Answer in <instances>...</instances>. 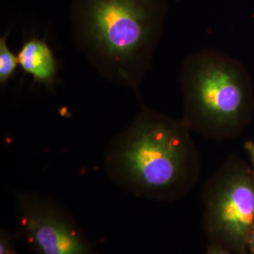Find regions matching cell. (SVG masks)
<instances>
[{"label":"cell","instance_id":"ba28073f","mask_svg":"<svg viewBox=\"0 0 254 254\" xmlns=\"http://www.w3.org/2000/svg\"><path fill=\"white\" fill-rule=\"evenodd\" d=\"M18 232H12L6 227L0 229V254H17L16 241Z\"/></svg>","mask_w":254,"mask_h":254},{"label":"cell","instance_id":"30bf717a","mask_svg":"<svg viewBox=\"0 0 254 254\" xmlns=\"http://www.w3.org/2000/svg\"><path fill=\"white\" fill-rule=\"evenodd\" d=\"M246 254H254V226L248 236V241L246 245Z\"/></svg>","mask_w":254,"mask_h":254},{"label":"cell","instance_id":"8992f818","mask_svg":"<svg viewBox=\"0 0 254 254\" xmlns=\"http://www.w3.org/2000/svg\"><path fill=\"white\" fill-rule=\"evenodd\" d=\"M19 66L26 73L48 89L54 86L58 64L45 39L31 37L25 41L18 55Z\"/></svg>","mask_w":254,"mask_h":254},{"label":"cell","instance_id":"7a4b0ae2","mask_svg":"<svg viewBox=\"0 0 254 254\" xmlns=\"http://www.w3.org/2000/svg\"><path fill=\"white\" fill-rule=\"evenodd\" d=\"M165 0H73L74 43L102 78L138 92L163 31Z\"/></svg>","mask_w":254,"mask_h":254},{"label":"cell","instance_id":"6da1fadb","mask_svg":"<svg viewBox=\"0 0 254 254\" xmlns=\"http://www.w3.org/2000/svg\"><path fill=\"white\" fill-rule=\"evenodd\" d=\"M103 167L109 181L136 198L173 201L196 183L200 161L183 121L142 107L109 141Z\"/></svg>","mask_w":254,"mask_h":254},{"label":"cell","instance_id":"5b68a950","mask_svg":"<svg viewBox=\"0 0 254 254\" xmlns=\"http://www.w3.org/2000/svg\"><path fill=\"white\" fill-rule=\"evenodd\" d=\"M19 236L33 254H99L72 213L37 191L17 195Z\"/></svg>","mask_w":254,"mask_h":254},{"label":"cell","instance_id":"3957f363","mask_svg":"<svg viewBox=\"0 0 254 254\" xmlns=\"http://www.w3.org/2000/svg\"><path fill=\"white\" fill-rule=\"evenodd\" d=\"M184 120L207 136H224L244 117L247 92L236 68L218 55L200 52L187 59L181 73Z\"/></svg>","mask_w":254,"mask_h":254},{"label":"cell","instance_id":"8fae6325","mask_svg":"<svg viewBox=\"0 0 254 254\" xmlns=\"http://www.w3.org/2000/svg\"><path fill=\"white\" fill-rule=\"evenodd\" d=\"M245 149L254 166V142H247L245 144Z\"/></svg>","mask_w":254,"mask_h":254},{"label":"cell","instance_id":"9c48e42d","mask_svg":"<svg viewBox=\"0 0 254 254\" xmlns=\"http://www.w3.org/2000/svg\"><path fill=\"white\" fill-rule=\"evenodd\" d=\"M206 254H231V251H229L223 246L219 245L214 242H210L207 250H206Z\"/></svg>","mask_w":254,"mask_h":254},{"label":"cell","instance_id":"277c9868","mask_svg":"<svg viewBox=\"0 0 254 254\" xmlns=\"http://www.w3.org/2000/svg\"><path fill=\"white\" fill-rule=\"evenodd\" d=\"M203 221L210 242L246 254L254 226V174L241 164H227L206 184Z\"/></svg>","mask_w":254,"mask_h":254},{"label":"cell","instance_id":"52a82bcc","mask_svg":"<svg viewBox=\"0 0 254 254\" xmlns=\"http://www.w3.org/2000/svg\"><path fill=\"white\" fill-rule=\"evenodd\" d=\"M8 33H5L0 38V85L5 87L7 82L15 73L19 65L18 58L9 50L7 38Z\"/></svg>","mask_w":254,"mask_h":254}]
</instances>
